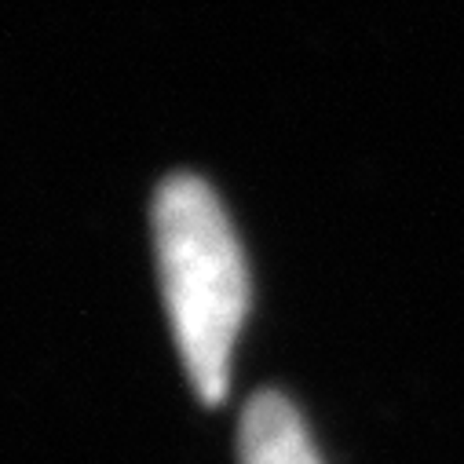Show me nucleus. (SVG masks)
<instances>
[{
  "label": "nucleus",
  "instance_id": "obj_1",
  "mask_svg": "<svg viewBox=\"0 0 464 464\" xmlns=\"http://www.w3.org/2000/svg\"><path fill=\"white\" fill-rule=\"evenodd\" d=\"M161 296L183 370L205 406L227 399L230 362L249 314V267L216 190L176 172L154 198Z\"/></svg>",
  "mask_w": 464,
  "mask_h": 464
},
{
  "label": "nucleus",
  "instance_id": "obj_2",
  "mask_svg": "<svg viewBox=\"0 0 464 464\" xmlns=\"http://www.w3.org/2000/svg\"><path fill=\"white\" fill-rule=\"evenodd\" d=\"M242 464H322L307 420L282 392H256L238 424Z\"/></svg>",
  "mask_w": 464,
  "mask_h": 464
}]
</instances>
